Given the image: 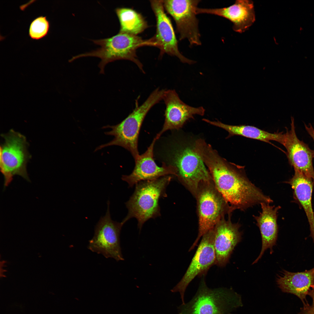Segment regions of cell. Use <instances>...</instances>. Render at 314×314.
<instances>
[{
	"label": "cell",
	"instance_id": "obj_1",
	"mask_svg": "<svg viewBox=\"0 0 314 314\" xmlns=\"http://www.w3.org/2000/svg\"><path fill=\"white\" fill-rule=\"evenodd\" d=\"M194 149L207 167L215 188L233 210H245L261 203L273 202L249 180L242 167L229 163L204 140H197Z\"/></svg>",
	"mask_w": 314,
	"mask_h": 314
},
{
	"label": "cell",
	"instance_id": "obj_2",
	"mask_svg": "<svg viewBox=\"0 0 314 314\" xmlns=\"http://www.w3.org/2000/svg\"><path fill=\"white\" fill-rule=\"evenodd\" d=\"M154 147V158L162 163L176 167L179 179L195 196L201 184L213 181L193 146L180 147L163 137L156 140Z\"/></svg>",
	"mask_w": 314,
	"mask_h": 314
},
{
	"label": "cell",
	"instance_id": "obj_3",
	"mask_svg": "<svg viewBox=\"0 0 314 314\" xmlns=\"http://www.w3.org/2000/svg\"><path fill=\"white\" fill-rule=\"evenodd\" d=\"M165 91L159 88L156 89L142 104L136 107L121 122L115 125L103 126V129H111L105 134L113 136L114 138L110 142L97 147L94 151L108 146H119L129 151L134 160L136 159L140 155L138 140L143 121L151 108L163 99Z\"/></svg>",
	"mask_w": 314,
	"mask_h": 314
},
{
	"label": "cell",
	"instance_id": "obj_4",
	"mask_svg": "<svg viewBox=\"0 0 314 314\" xmlns=\"http://www.w3.org/2000/svg\"><path fill=\"white\" fill-rule=\"evenodd\" d=\"M172 179L169 175L137 183L134 193L125 203L128 213L122 222L124 224L135 218L140 231L146 221L160 216L159 200L167 196L166 189Z\"/></svg>",
	"mask_w": 314,
	"mask_h": 314
},
{
	"label": "cell",
	"instance_id": "obj_5",
	"mask_svg": "<svg viewBox=\"0 0 314 314\" xmlns=\"http://www.w3.org/2000/svg\"><path fill=\"white\" fill-rule=\"evenodd\" d=\"M92 40L100 47L95 50L74 56L69 60V62L85 57L99 58L101 60L98 65L99 72L104 74L105 67L108 63L117 60H126L134 63L143 72H144L143 65L138 59L136 52L140 47L153 46L150 39L144 40L138 35L119 32L110 38Z\"/></svg>",
	"mask_w": 314,
	"mask_h": 314
},
{
	"label": "cell",
	"instance_id": "obj_6",
	"mask_svg": "<svg viewBox=\"0 0 314 314\" xmlns=\"http://www.w3.org/2000/svg\"><path fill=\"white\" fill-rule=\"evenodd\" d=\"M205 275L193 298L178 307V314H230L242 305L240 296L230 289L209 288Z\"/></svg>",
	"mask_w": 314,
	"mask_h": 314
},
{
	"label": "cell",
	"instance_id": "obj_7",
	"mask_svg": "<svg viewBox=\"0 0 314 314\" xmlns=\"http://www.w3.org/2000/svg\"><path fill=\"white\" fill-rule=\"evenodd\" d=\"M1 136L4 140L0 146V169L4 177L3 189L9 185L15 175L30 181L26 166L31 156L26 137L13 129Z\"/></svg>",
	"mask_w": 314,
	"mask_h": 314
},
{
	"label": "cell",
	"instance_id": "obj_8",
	"mask_svg": "<svg viewBox=\"0 0 314 314\" xmlns=\"http://www.w3.org/2000/svg\"><path fill=\"white\" fill-rule=\"evenodd\" d=\"M195 197L197 203L199 231L189 251L194 249L201 237L213 228L225 214H231L233 210L217 190L213 181L201 184Z\"/></svg>",
	"mask_w": 314,
	"mask_h": 314
},
{
	"label": "cell",
	"instance_id": "obj_9",
	"mask_svg": "<svg viewBox=\"0 0 314 314\" xmlns=\"http://www.w3.org/2000/svg\"><path fill=\"white\" fill-rule=\"evenodd\" d=\"M107 205L106 214L101 217L96 225L94 236L89 241L88 248L93 252L102 254L106 258H113L117 261H123L119 236L124 224L122 222L112 220L109 201Z\"/></svg>",
	"mask_w": 314,
	"mask_h": 314
},
{
	"label": "cell",
	"instance_id": "obj_10",
	"mask_svg": "<svg viewBox=\"0 0 314 314\" xmlns=\"http://www.w3.org/2000/svg\"><path fill=\"white\" fill-rule=\"evenodd\" d=\"M199 0H163L165 10L174 20L179 39L187 38L191 45L201 44L196 15Z\"/></svg>",
	"mask_w": 314,
	"mask_h": 314
},
{
	"label": "cell",
	"instance_id": "obj_11",
	"mask_svg": "<svg viewBox=\"0 0 314 314\" xmlns=\"http://www.w3.org/2000/svg\"><path fill=\"white\" fill-rule=\"evenodd\" d=\"M195 255L187 271L180 281L171 290L172 292H179L182 304H185L184 294L191 282L197 276L205 275L209 269L215 264L216 256L214 247V228L202 237Z\"/></svg>",
	"mask_w": 314,
	"mask_h": 314
},
{
	"label": "cell",
	"instance_id": "obj_12",
	"mask_svg": "<svg viewBox=\"0 0 314 314\" xmlns=\"http://www.w3.org/2000/svg\"><path fill=\"white\" fill-rule=\"evenodd\" d=\"M156 20V33L151 38L154 47L160 50V55L167 53L176 56L183 63L192 64L195 61L187 58L179 50L178 42L171 21L165 12L163 0H151Z\"/></svg>",
	"mask_w": 314,
	"mask_h": 314
},
{
	"label": "cell",
	"instance_id": "obj_13",
	"mask_svg": "<svg viewBox=\"0 0 314 314\" xmlns=\"http://www.w3.org/2000/svg\"><path fill=\"white\" fill-rule=\"evenodd\" d=\"M163 99L166 108L165 121L162 129L156 135L158 139L169 130H179L195 115H204L205 110L202 106L194 107L183 102L174 90H165Z\"/></svg>",
	"mask_w": 314,
	"mask_h": 314
},
{
	"label": "cell",
	"instance_id": "obj_14",
	"mask_svg": "<svg viewBox=\"0 0 314 314\" xmlns=\"http://www.w3.org/2000/svg\"><path fill=\"white\" fill-rule=\"evenodd\" d=\"M157 139L155 137L146 151L135 160V166L132 173L129 175H123L122 179L133 187L140 182L151 180L170 175L177 176V169L174 166L162 163L157 165L154 158V148Z\"/></svg>",
	"mask_w": 314,
	"mask_h": 314
},
{
	"label": "cell",
	"instance_id": "obj_15",
	"mask_svg": "<svg viewBox=\"0 0 314 314\" xmlns=\"http://www.w3.org/2000/svg\"><path fill=\"white\" fill-rule=\"evenodd\" d=\"M291 127L286 130L283 146L286 149V155L290 165L294 168L312 178L314 181V169L313 160L314 151L297 137L294 118L291 117Z\"/></svg>",
	"mask_w": 314,
	"mask_h": 314
},
{
	"label": "cell",
	"instance_id": "obj_16",
	"mask_svg": "<svg viewBox=\"0 0 314 314\" xmlns=\"http://www.w3.org/2000/svg\"><path fill=\"white\" fill-rule=\"evenodd\" d=\"M230 217L227 220L223 217L214 227L215 264L220 267L224 266L228 263L234 248L242 238L240 224L232 223Z\"/></svg>",
	"mask_w": 314,
	"mask_h": 314
},
{
	"label": "cell",
	"instance_id": "obj_17",
	"mask_svg": "<svg viewBox=\"0 0 314 314\" xmlns=\"http://www.w3.org/2000/svg\"><path fill=\"white\" fill-rule=\"evenodd\" d=\"M196 13L197 14H213L225 18L233 23V30L239 33L247 30L255 20L253 3L251 0H237L233 5L222 8H197Z\"/></svg>",
	"mask_w": 314,
	"mask_h": 314
},
{
	"label": "cell",
	"instance_id": "obj_18",
	"mask_svg": "<svg viewBox=\"0 0 314 314\" xmlns=\"http://www.w3.org/2000/svg\"><path fill=\"white\" fill-rule=\"evenodd\" d=\"M269 204L264 202L261 203V212L258 216H253L260 229L262 247L259 256L252 264L256 263L261 258L267 249H270V254H272L273 247L276 244L278 233L277 213L281 207L280 206L275 207Z\"/></svg>",
	"mask_w": 314,
	"mask_h": 314
},
{
	"label": "cell",
	"instance_id": "obj_19",
	"mask_svg": "<svg viewBox=\"0 0 314 314\" xmlns=\"http://www.w3.org/2000/svg\"><path fill=\"white\" fill-rule=\"evenodd\" d=\"M276 282L281 291L294 294L303 304L314 285V268L305 271L293 272L283 270L277 276Z\"/></svg>",
	"mask_w": 314,
	"mask_h": 314
},
{
	"label": "cell",
	"instance_id": "obj_20",
	"mask_svg": "<svg viewBox=\"0 0 314 314\" xmlns=\"http://www.w3.org/2000/svg\"><path fill=\"white\" fill-rule=\"evenodd\" d=\"M294 171L293 177L286 183L290 185L294 198L304 211L309 225L310 236L314 242V213L312 202L314 181L303 173L297 170Z\"/></svg>",
	"mask_w": 314,
	"mask_h": 314
},
{
	"label": "cell",
	"instance_id": "obj_21",
	"mask_svg": "<svg viewBox=\"0 0 314 314\" xmlns=\"http://www.w3.org/2000/svg\"><path fill=\"white\" fill-rule=\"evenodd\" d=\"M202 120L210 124L227 131L229 133L227 138L237 135L270 143V141L271 140L276 141L283 145L284 143L285 134L282 132L272 133L253 126L231 125L224 124L219 121H211L206 119H203Z\"/></svg>",
	"mask_w": 314,
	"mask_h": 314
},
{
	"label": "cell",
	"instance_id": "obj_22",
	"mask_svg": "<svg viewBox=\"0 0 314 314\" xmlns=\"http://www.w3.org/2000/svg\"><path fill=\"white\" fill-rule=\"evenodd\" d=\"M115 11L120 24L119 32L138 35L148 27L142 15L133 9L118 8Z\"/></svg>",
	"mask_w": 314,
	"mask_h": 314
},
{
	"label": "cell",
	"instance_id": "obj_23",
	"mask_svg": "<svg viewBox=\"0 0 314 314\" xmlns=\"http://www.w3.org/2000/svg\"><path fill=\"white\" fill-rule=\"evenodd\" d=\"M49 27V22L46 17L39 16L31 22L29 27V35L33 39H40L47 35Z\"/></svg>",
	"mask_w": 314,
	"mask_h": 314
},
{
	"label": "cell",
	"instance_id": "obj_24",
	"mask_svg": "<svg viewBox=\"0 0 314 314\" xmlns=\"http://www.w3.org/2000/svg\"><path fill=\"white\" fill-rule=\"evenodd\" d=\"M304 304L298 314H314V306L312 305H310L307 302Z\"/></svg>",
	"mask_w": 314,
	"mask_h": 314
},
{
	"label": "cell",
	"instance_id": "obj_25",
	"mask_svg": "<svg viewBox=\"0 0 314 314\" xmlns=\"http://www.w3.org/2000/svg\"><path fill=\"white\" fill-rule=\"evenodd\" d=\"M308 126L304 124L305 128L308 134L312 138L314 142V129L311 124H309Z\"/></svg>",
	"mask_w": 314,
	"mask_h": 314
},
{
	"label": "cell",
	"instance_id": "obj_26",
	"mask_svg": "<svg viewBox=\"0 0 314 314\" xmlns=\"http://www.w3.org/2000/svg\"><path fill=\"white\" fill-rule=\"evenodd\" d=\"M309 295H310L312 298L313 301L312 305L314 306V285L312 287Z\"/></svg>",
	"mask_w": 314,
	"mask_h": 314
},
{
	"label": "cell",
	"instance_id": "obj_27",
	"mask_svg": "<svg viewBox=\"0 0 314 314\" xmlns=\"http://www.w3.org/2000/svg\"></svg>",
	"mask_w": 314,
	"mask_h": 314
}]
</instances>
